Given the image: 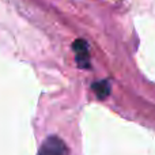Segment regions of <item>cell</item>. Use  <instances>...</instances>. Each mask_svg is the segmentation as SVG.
I'll return each mask as SVG.
<instances>
[{"instance_id": "obj_2", "label": "cell", "mask_w": 155, "mask_h": 155, "mask_svg": "<svg viewBox=\"0 0 155 155\" xmlns=\"http://www.w3.org/2000/svg\"><path fill=\"white\" fill-rule=\"evenodd\" d=\"M72 49L75 52L78 67L82 70H88L90 68V54H88V45L84 40L78 38L74 41Z\"/></svg>"}, {"instance_id": "obj_1", "label": "cell", "mask_w": 155, "mask_h": 155, "mask_svg": "<svg viewBox=\"0 0 155 155\" xmlns=\"http://www.w3.org/2000/svg\"><path fill=\"white\" fill-rule=\"evenodd\" d=\"M38 155H70V148L63 139L51 135L42 142Z\"/></svg>"}, {"instance_id": "obj_3", "label": "cell", "mask_w": 155, "mask_h": 155, "mask_svg": "<svg viewBox=\"0 0 155 155\" xmlns=\"http://www.w3.org/2000/svg\"><path fill=\"white\" fill-rule=\"evenodd\" d=\"M91 88L99 99H105L110 94V83L107 80H98L91 84Z\"/></svg>"}]
</instances>
